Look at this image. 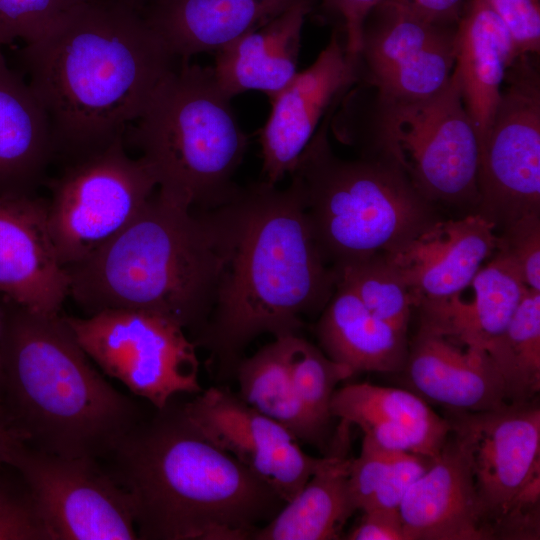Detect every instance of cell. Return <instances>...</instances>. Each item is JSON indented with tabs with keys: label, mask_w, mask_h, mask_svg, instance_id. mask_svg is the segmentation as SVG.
Listing matches in <instances>:
<instances>
[{
	"label": "cell",
	"mask_w": 540,
	"mask_h": 540,
	"mask_svg": "<svg viewBox=\"0 0 540 540\" xmlns=\"http://www.w3.org/2000/svg\"><path fill=\"white\" fill-rule=\"evenodd\" d=\"M210 211L225 266L211 314L192 341L224 377L235 374L259 335H300L302 317L322 312L337 276L320 254L293 178L284 189L264 180L240 187Z\"/></svg>",
	"instance_id": "1"
},
{
	"label": "cell",
	"mask_w": 540,
	"mask_h": 540,
	"mask_svg": "<svg viewBox=\"0 0 540 540\" xmlns=\"http://www.w3.org/2000/svg\"><path fill=\"white\" fill-rule=\"evenodd\" d=\"M19 52L64 164L125 137L178 63L132 0H86Z\"/></svg>",
	"instance_id": "2"
},
{
	"label": "cell",
	"mask_w": 540,
	"mask_h": 540,
	"mask_svg": "<svg viewBox=\"0 0 540 540\" xmlns=\"http://www.w3.org/2000/svg\"><path fill=\"white\" fill-rule=\"evenodd\" d=\"M109 456L140 539L249 540L286 503L171 401Z\"/></svg>",
	"instance_id": "3"
},
{
	"label": "cell",
	"mask_w": 540,
	"mask_h": 540,
	"mask_svg": "<svg viewBox=\"0 0 540 540\" xmlns=\"http://www.w3.org/2000/svg\"><path fill=\"white\" fill-rule=\"evenodd\" d=\"M2 302L0 404L14 430L47 453L109 456L141 421L137 406L92 365L64 316Z\"/></svg>",
	"instance_id": "4"
},
{
	"label": "cell",
	"mask_w": 540,
	"mask_h": 540,
	"mask_svg": "<svg viewBox=\"0 0 540 540\" xmlns=\"http://www.w3.org/2000/svg\"><path fill=\"white\" fill-rule=\"evenodd\" d=\"M224 266L210 210H193L157 191L118 235L66 270L69 296L87 316L143 311L194 337L211 314Z\"/></svg>",
	"instance_id": "5"
},
{
	"label": "cell",
	"mask_w": 540,
	"mask_h": 540,
	"mask_svg": "<svg viewBox=\"0 0 540 540\" xmlns=\"http://www.w3.org/2000/svg\"><path fill=\"white\" fill-rule=\"evenodd\" d=\"M333 106L289 174L300 189L320 254L332 269L388 253L439 220L394 161L335 155L328 139Z\"/></svg>",
	"instance_id": "6"
},
{
	"label": "cell",
	"mask_w": 540,
	"mask_h": 540,
	"mask_svg": "<svg viewBox=\"0 0 540 540\" xmlns=\"http://www.w3.org/2000/svg\"><path fill=\"white\" fill-rule=\"evenodd\" d=\"M230 101L212 67L178 61L162 80L127 130L160 193L198 211L236 195L234 176L248 140Z\"/></svg>",
	"instance_id": "7"
},
{
	"label": "cell",
	"mask_w": 540,
	"mask_h": 540,
	"mask_svg": "<svg viewBox=\"0 0 540 540\" xmlns=\"http://www.w3.org/2000/svg\"><path fill=\"white\" fill-rule=\"evenodd\" d=\"M361 155L386 157L434 205L476 213L481 145L453 71L438 93L410 102L374 98L364 132L353 142Z\"/></svg>",
	"instance_id": "8"
},
{
	"label": "cell",
	"mask_w": 540,
	"mask_h": 540,
	"mask_svg": "<svg viewBox=\"0 0 540 540\" xmlns=\"http://www.w3.org/2000/svg\"><path fill=\"white\" fill-rule=\"evenodd\" d=\"M46 183L49 231L65 268L84 261L126 228L158 186L147 162L127 153L125 137L64 164Z\"/></svg>",
	"instance_id": "9"
},
{
	"label": "cell",
	"mask_w": 540,
	"mask_h": 540,
	"mask_svg": "<svg viewBox=\"0 0 540 540\" xmlns=\"http://www.w3.org/2000/svg\"><path fill=\"white\" fill-rule=\"evenodd\" d=\"M64 317L90 359L157 410L177 394L202 391L197 346L174 322L122 309Z\"/></svg>",
	"instance_id": "10"
},
{
	"label": "cell",
	"mask_w": 540,
	"mask_h": 540,
	"mask_svg": "<svg viewBox=\"0 0 540 540\" xmlns=\"http://www.w3.org/2000/svg\"><path fill=\"white\" fill-rule=\"evenodd\" d=\"M500 102L481 144L476 213L496 231L540 213V74L536 55L508 68Z\"/></svg>",
	"instance_id": "11"
},
{
	"label": "cell",
	"mask_w": 540,
	"mask_h": 540,
	"mask_svg": "<svg viewBox=\"0 0 540 540\" xmlns=\"http://www.w3.org/2000/svg\"><path fill=\"white\" fill-rule=\"evenodd\" d=\"M97 459L51 454L19 441L6 465L21 476L53 540L138 539L131 500Z\"/></svg>",
	"instance_id": "12"
},
{
	"label": "cell",
	"mask_w": 540,
	"mask_h": 540,
	"mask_svg": "<svg viewBox=\"0 0 540 540\" xmlns=\"http://www.w3.org/2000/svg\"><path fill=\"white\" fill-rule=\"evenodd\" d=\"M456 27L384 0L363 24L360 81L372 87L380 101L410 102L433 96L453 74Z\"/></svg>",
	"instance_id": "13"
},
{
	"label": "cell",
	"mask_w": 540,
	"mask_h": 540,
	"mask_svg": "<svg viewBox=\"0 0 540 540\" xmlns=\"http://www.w3.org/2000/svg\"><path fill=\"white\" fill-rule=\"evenodd\" d=\"M446 411L494 539L513 498L540 468V408L534 400L489 411Z\"/></svg>",
	"instance_id": "14"
},
{
	"label": "cell",
	"mask_w": 540,
	"mask_h": 540,
	"mask_svg": "<svg viewBox=\"0 0 540 540\" xmlns=\"http://www.w3.org/2000/svg\"><path fill=\"white\" fill-rule=\"evenodd\" d=\"M181 408L209 441L266 482L285 502L325 461L326 456L304 452L286 428L226 388L202 390Z\"/></svg>",
	"instance_id": "15"
},
{
	"label": "cell",
	"mask_w": 540,
	"mask_h": 540,
	"mask_svg": "<svg viewBox=\"0 0 540 540\" xmlns=\"http://www.w3.org/2000/svg\"><path fill=\"white\" fill-rule=\"evenodd\" d=\"M359 82L358 57L335 30L316 60L270 100L259 139L264 181L276 185L292 172L328 111Z\"/></svg>",
	"instance_id": "16"
},
{
	"label": "cell",
	"mask_w": 540,
	"mask_h": 540,
	"mask_svg": "<svg viewBox=\"0 0 540 540\" xmlns=\"http://www.w3.org/2000/svg\"><path fill=\"white\" fill-rule=\"evenodd\" d=\"M47 199L0 197V294L32 312L60 314L69 276L59 261Z\"/></svg>",
	"instance_id": "17"
},
{
	"label": "cell",
	"mask_w": 540,
	"mask_h": 540,
	"mask_svg": "<svg viewBox=\"0 0 540 540\" xmlns=\"http://www.w3.org/2000/svg\"><path fill=\"white\" fill-rule=\"evenodd\" d=\"M495 226L478 213L439 219L396 249L385 253L414 301L449 297L467 287L492 257Z\"/></svg>",
	"instance_id": "18"
},
{
	"label": "cell",
	"mask_w": 540,
	"mask_h": 540,
	"mask_svg": "<svg viewBox=\"0 0 540 540\" xmlns=\"http://www.w3.org/2000/svg\"><path fill=\"white\" fill-rule=\"evenodd\" d=\"M410 390L446 410L480 412L509 404L503 380L484 349L421 323L402 369Z\"/></svg>",
	"instance_id": "19"
},
{
	"label": "cell",
	"mask_w": 540,
	"mask_h": 540,
	"mask_svg": "<svg viewBox=\"0 0 540 540\" xmlns=\"http://www.w3.org/2000/svg\"><path fill=\"white\" fill-rule=\"evenodd\" d=\"M399 512L406 540L493 539L472 472L451 433L406 492Z\"/></svg>",
	"instance_id": "20"
},
{
	"label": "cell",
	"mask_w": 540,
	"mask_h": 540,
	"mask_svg": "<svg viewBox=\"0 0 540 540\" xmlns=\"http://www.w3.org/2000/svg\"><path fill=\"white\" fill-rule=\"evenodd\" d=\"M332 417L358 426L384 449L435 457L447 442L451 426L411 390L370 383L336 389Z\"/></svg>",
	"instance_id": "21"
},
{
	"label": "cell",
	"mask_w": 540,
	"mask_h": 540,
	"mask_svg": "<svg viewBox=\"0 0 540 540\" xmlns=\"http://www.w3.org/2000/svg\"><path fill=\"white\" fill-rule=\"evenodd\" d=\"M315 0H152L141 10L177 61L218 51L299 2Z\"/></svg>",
	"instance_id": "22"
},
{
	"label": "cell",
	"mask_w": 540,
	"mask_h": 540,
	"mask_svg": "<svg viewBox=\"0 0 540 540\" xmlns=\"http://www.w3.org/2000/svg\"><path fill=\"white\" fill-rule=\"evenodd\" d=\"M55 158L43 105L0 48V197L35 196Z\"/></svg>",
	"instance_id": "23"
},
{
	"label": "cell",
	"mask_w": 540,
	"mask_h": 540,
	"mask_svg": "<svg viewBox=\"0 0 540 540\" xmlns=\"http://www.w3.org/2000/svg\"><path fill=\"white\" fill-rule=\"evenodd\" d=\"M313 5L299 2L216 51L212 71L219 88L231 99L251 90L275 97L298 73L302 30Z\"/></svg>",
	"instance_id": "24"
},
{
	"label": "cell",
	"mask_w": 540,
	"mask_h": 540,
	"mask_svg": "<svg viewBox=\"0 0 540 540\" xmlns=\"http://www.w3.org/2000/svg\"><path fill=\"white\" fill-rule=\"evenodd\" d=\"M519 55L486 0H470L456 27L454 73L482 144L500 102L506 72Z\"/></svg>",
	"instance_id": "25"
},
{
	"label": "cell",
	"mask_w": 540,
	"mask_h": 540,
	"mask_svg": "<svg viewBox=\"0 0 540 540\" xmlns=\"http://www.w3.org/2000/svg\"><path fill=\"white\" fill-rule=\"evenodd\" d=\"M517 272L493 254L459 293L417 305L420 323L486 350L505 330L528 290Z\"/></svg>",
	"instance_id": "26"
},
{
	"label": "cell",
	"mask_w": 540,
	"mask_h": 540,
	"mask_svg": "<svg viewBox=\"0 0 540 540\" xmlns=\"http://www.w3.org/2000/svg\"><path fill=\"white\" fill-rule=\"evenodd\" d=\"M350 424L340 421L324 463L252 540H336L356 511L349 489Z\"/></svg>",
	"instance_id": "27"
},
{
	"label": "cell",
	"mask_w": 540,
	"mask_h": 540,
	"mask_svg": "<svg viewBox=\"0 0 540 540\" xmlns=\"http://www.w3.org/2000/svg\"><path fill=\"white\" fill-rule=\"evenodd\" d=\"M316 333L325 354L359 372H401L408 354V338L375 317L359 297L337 281L320 313Z\"/></svg>",
	"instance_id": "28"
},
{
	"label": "cell",
	"mask_w": 540,
	"mask_h": 540,
	"mask_svg": "<svg viewBox=\"0 0 540 540\" xmlns=\"http://www.w3.org/2000/svg\"><path fill=\"white\" fill-rule=\"evenodd\" d=\"M240 397L252 408L286 428L299 442L328 451L330 433L314 420L297 394L282 338L242 358L235 374Z\"/></svg>",
	"instance_id": "29"
},
{
	"label": "cell",
	"mask_w": 540,
	"mask_h": 540,
	"mask_svg": "<svg viewBox=\"0 0 540 540\" xmlns=\"http://www.w3.org/2000/svg\"><path fill=\"white\" fill-rule=\"evenodd\" d=\"M486 351L509 404L534 401L540 390V291L525 292L505 330Z\"/></svg>",
	"instance_id": "30"
},
{
	"label": "cell",
	"mask_w": 540,
	"mask_h": 540,
	"mask_svg": "<svg viewBox=\"0 0 540 540\" xmlns=\"http://www.w3.org/2000/svg\"><path fill=\"white\" fill-rule=\"evenodd\" d=\"M378 319L406 333L414 301L409 288L384 254H376L333 269Z\"/></svg>",
	"instance_id": "31"
},
{
	"label": "cell",
	"mask_w": 540,
	"mask_h": 540,
	"mask_svg": "<svg viewBox=\"0 0 540 540\" xmlns=\"http://www.w3.org/2000/svg\"><path fill=\"white\" fill-rule=\"evenodd\" d=\"M294 388L314 420L330 432V403L338 383L354 373L300 335L281 337Z\"/></svg>",
	"instance_id": "32"
},
{
	"label": "cell",
	"mask_w": 540,
	"mask_h": 540,
	"mask_svg": "<svg viewBox=\"0 0 540 540\" xmlns=\"http://www.w3.org/2000/svg\"><path fill=\"white\" fill-rule=\"evenodd\" d=\"M86 0H0V48L31 42Z\"/></svg>",
	"instance_id": "33"
},
{
	"label": "cell",
	"mask_w": 540,
	"mask_h": 540,
	"mask_svg": "<svg viewBox=\"0 0 540 540\" xmlns=\"http://www.w3.org/2000/svg\"><path fill=\"white\" fill-rule=\"evenodd\" d=\"M494 254L511 265L527 288L540 291V213L524 215L497 231Z\"/></svg>",
	"instance_id": "34"
},
{
	"label": "cell",
	"mask_w": 540,
	"mask_h": 540,
	"mask_svg": "<svg viewBox=\"0 0 540 540\" xmlns=\"http://www.w3.org/2000/svg\"><path fill=\"white\" fill-rule=\"evenodd\" d=\"M0 540H53L27 487L19 490L2 480H0Z\"/></svg>",
	"instance_id": "35"
},
{
	"label": "cell",
	"mask_w": 540,
	"mask_h": 540,
	"mask_svg": "<svg viewBox=\"0 0 540 540\" xmlns=\"http://www.w3.org/2000/svg\"><path fill=\"white\" fill-rule=\"evenodd\" d=\"M540 536V468L513 498L494 529V539L535 540Z\"/></svg>",
	"instance_id": "36"
},
{
	"label": "cell",
	"mask_w": 540,
	"mask_h": 540,
	"mask_svg": "<svg viewBox=\"0 0 540 540\" xmlns=\"http://www.w3.org/2000/svg\"><path fill=\"white\" fill-rule=\"evenodd\" d=\"M508 29L519 55L540 50V0H486Z\"/></svg>",
	"instance_id": "37"
},
{
	"label": "cell",
	"mask_w": 540,
	"mask_h": 540,
	"mask_svg": "<svg viewBox=\"0 0 540 540\" xmlns=\"http://www.w3.org/2000/svg\"><path fill=\"white\" fill-rule=\"evenodd\" d=\"M384 0H320L325 12L339 23L336 29L342 36L348 54L358 57L362 28L367 15Z\"/></svg>",
	"instance_id": "38"
},
{
	"label": "cell",
	"mask_w": 540,
	"mask_h": 540,
	"mask_svg": "<svg viewBox=\"0 0 540 540\" xmlns=\"http://www.w3.org/2000/svg\"><path fill=\"white\" fill-rule=\"evenodd\" d=\"M345 539L406 540L399 508H375L363 511L360 521Z\"/></svg>",
	"instance_id": "39"
},
{
	"label": "cell",
	"mask_w": 540,
	"mask_h": 540,
	"mask_svg": "<svg viewBox=\"0 0 540 540\" xmlns=\"http://www.w3.org/2000/svg\"><path fill=\"white\" fill-rule=\"evenodd\" d=\"M433 22L457 25L464 7V0H394Z\"/></svg>",
	"instance_id": "40"
},
{
	"label": "cell",
	"mask_w": 540,
	"mask_h": 540,
	"mask_svg": "<svg viewBox=\"0 0 540 540\" xmlns=\"http://www.w3.org/2000/svg\"><path fill=\"white\" fill-rule=\"evenodd\" d=\"M21 440V437L10 424L0 404V467L6 465L9 453Z\"/></svg>",
	"instance_id": "41"
},
{
	"label": "cell",
	"mask_w": 540,
	"mask_h": 540,
	"mask_svg": "<svg viewBox=\"0 0 540 540\" xmlns=\"http://www.w3.org/2000/svg\"><path fill=\"white\" fill-rule=\"evenodd\" d=\"M4 330V306L3 302H0V386L2 377V339Z\"/></svg>",
	"instance_id": "42"
},
{
	"label": "cell",
	"mask_w": 540,
	"mask_h": 540,
	"mask_svg": "<svg viewBox=\"0 0 540 540\" xmlns=\"http://www.w3.org/2000/svg\"><path fill=\"white\" fill-rule=\"evenodd\" d=\"M132 1H134L138 6L143 7L152 0H132Z\"/></svg>",
	"instance_id": "43"
}]
</instances>
